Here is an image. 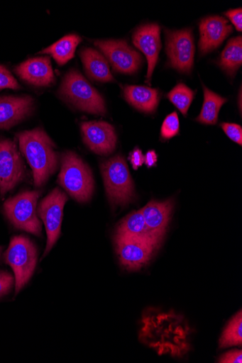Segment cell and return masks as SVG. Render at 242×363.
<instances>
[{"label":"cell","instance_id":"6da1fadb","mask_svg":"<svg viewBox=\"0 0 242 363\" xmlns=\"http://www.w3.org/2000/svg\"><path fill=\"white\" fill-rule=\"evenodd\" d=\"M17 137L20 150L32 169L34 185L43 186L59 167L55 145L41 128L22 131Z\"/></svg>","mask_w":242,"mask_h":363},{"label":"cell","instance_id":"7a4b0ae2","mask_svg":"<svg viewBox=\"0 0 242 363\" xmlns=\"http://www.w3.org/2000/svg\"><path fill=\"white\" fill-rule=\"evenodd\" d=\"M58 183L79 203L91 200L94 191L92 172L83 160L73 152L63 154Z\"/></svg>","mask_w":242,"mask_h":363},{"label":"cell","instance_id":"3957f363","mask_svg":"<svg viewBox=\"0 0 242 363\" xmlns=\"http://www.w3.org/2000/svg\"><path fill=\"white\" fill-rule=\"evenodd\" d=\"M59 94L78 109L94 115L106 114L105 101L100 94L77 70L63 78Z\"/></svg>","mask_w":242,"mask_h":363},{"label":"cell","instance_id":"277c9868","mask_svg":"<svg viewBox=\"0 0 242 363\" xmlns=\"http://www.w3.org/2000/svg\"><path fill=\"white\" fill-rule=\"evenodd\" d=\"M101 172L111 204L124 206L134 196V186L123 157L116 155L101 164Z\"/></svg>","mask_w":242,"mask_h":363},{"label":"cell","instance_id":"5b68a950","mask_svg":"<svg viewBox=\"0 0 242 363\" xmlns=\"http://www.w3.org/2000/svg\"><path fill=\"white\" fill-rule=\"evenodd\" d=\"M40 194L39 191H23L4 203L6 215L16 228L38 237L42 235V225L37 213Z\"/></svg>","mask_w":242,"mask_h":363},{"label":"cell","instance_id":"8992f818","mask_svg":"<svg viewBox=\"0 0 242 363\" xmlns=\"http://www.w3.org/2000/svg\"><path fill=\"white\" fill-rule=\"evenodd\" d=\"M6 261L13 269L16 280V292L28 283L37 265L38 250L27 238H13L5 255Z\"/></svg>","mask_w":242,"mask_h":363},{"label":"cell","instance_id":"52a82bcc","mask_svg":"<svg viewBox=\"0 0 242 363\" xmlns=\"http://www.w3.org/2000/svg\"><path fill=\"white\" fill-rule=\"evenodd\" d=\"M194 51L192 29L166 30V52L171 67L182 73H190L194 65Z\"/></svg>","mask_w":242,"mask_h":363},{"label":"cell","instance_id":"ba28073f","mask_svg":"<svg viewBox=\"0 0 242 363\" xmlns=\"http://www.w3.org/2000/svg\"><path fill=\"white\" fill-rule=\"evenodd\" d=\"M116 249L122 265L129 271L139 270L152 258L160 241L116 235Z\"/></svg>","mask_w":242,"mask_h":363},{"label":"cell","instance_id":"9c48e42d","mask_svg":"<svg viewBox=\"0 0 242 363\" xmlns=\"http://www.w3.org/2000/svg\"><path fill=\"white\" fill-rule=\"evenodd\" d=\"M25 167L14 141L0 139V193L4 196L25 178Z\"/></svg>","mask_w":242,"mask_h":363},{"label":"cell","instance_id":"30bf717a","mask_svg":"<svg viewBox=\"0 0 242 363\" xmlns=\"http://www.w3.org/2000/svg\"><path fill=\"white\" fill-rule=\"evenodd\" d=\"M67 201L66 194L56 188L44 198L39 206L38 214L45 225L48 235L43 257L50 252L60 238L63 208Z\"/></svg>","mask_w":242,"mask_h":363},{"label":"cell","instance_id":"8fae6325","mask_svg":"<svg viewBox=\"0 0 242 363\" xmlns=\"http://www.w3.org/2000/svg\"><path fill=\"white\" fill-rule=\"evenodd\" d=\"M94 45L105 55L116 72L131 74L141 67V55L125 40H97Z\"/></svg>","mask_w":242,"mask_h":363},{"label":"cell","instance_id":"7c38bea8","mask_svg":"<svg viewBox=\"0 0 242 363\" xmlns=\"http://www.w3.org/2000/svg\"><path fill=\"white\" fill-rule=\"evenodd\" d=\"M83 140L94 153L107 156L113 153L117 143L114 127L105 121H90L81 124Z\"/></svg>","mask_w":242,"mask_h":363},{"label":"cell","instance_id":"4fadbf2b","mask_svg":"<svg viewBox=\"0 0 242 363\" xmlns=\"http://www.w3.org/2000/svg\"><path fill=\"white\" fill-rule=\"evenodd\" d=\"M232 32V26L221 16H214L203 18L199 23L200 53L205 55L216 50Z\"/></svg>","mask_w":242,"mask_h":363},{"label":"cell","instance_id":"5bb4252c","mask_svg":"<svg viewBox=\"0 0 242 363\" xmlns=\"http://www.w3.org/2000/svg\"><path fill=\"white\" fill-rule=\"evenodd\" d=\"M133 43L146 55L148 62L147 79L150 82L161 49L159 25L151 23L138 28L133 35Z\"/></svg>","mask_w":242,"mask_h":363},{"label":"cell","instance_id":"9a60e30c","mask_svg":"<svg viewBox=\"0 0 242 363\" xmlns=\"http://www.w3.org/2000/svg\"><path fill=\"white\" fill-rule=\"evenodd\" d=\"M33 99L30 96H0V129H10L32 113Z\"/></svg>","mask_w":242,"mask_h":363},{"label":"cell","instance_id":"2e32d148","mask_svg":"<svg viewBox=\"0 0 242 363\" xmlns=\"http://www.w3.org/2000/svg\"><path fill=\"white\" fill-rule=\"evenodd\" d=\"M15 72L23 81L33 86H49L55 82L48 57L28 59L16 66Z\"/></svg>","mask_w":242,"mask_h":363},{"label":"cell","instance_id":"e0dca14e","mask_svg":"<svg viewBox=\"0 0 242 363\" xmlns=\"http://www.w3.org/2000/svg\"><path fill=\"white\" fill-rule=\"evenodd\" d=\"M172 208L174 201L170 199L164 202L152 201L141 210L152 234L163 238Z\"/></svg>","mask_w":242,"mask_h":363},{"label":"cell","instance_id":"ac0fdd59","mask_svg":"<svg viewBox=\"0 0 242 363\" xmlns=\"http://www.w3.org/2000/svg\"><path fill=\"white\" fill-rule=\"evenodd\" d=\"M79 54L86 73L91 79L99 82L114 81L107 60L97 50L85 48L80 51Z\"/></svg>","mask_w":242,"mask_h":363},{"label":"cell","instance_id":"d6986e66","mask_svg":"<svg viewBox=\"0 0 242 363\" xmlns=\"http://www.w3.org/2000/svg\"><path fill=\"white\" fill-rule=\"evenodd\" d=\"M123 91L126 100L135 108L145 113H153L157 109L159 103L157 89L127 85Z\"/></svg>","mask_w":242,"mask_h":363},{"label":"cell","instance_id":"ffe728a7","mask_svg":"<svg viewBox=\"0 0 242 363\" xmlns=\"http://www.w3.org/2000/svg\"><path fill=\"white\" fill-rule=\"evenodd\" d=\"M116 235L121 237L155 240L162 242L163 238L152 234L141 211L126 216L117 229Z\"/></svg>","mask_w":242,"mask_h":363},{"label":"cell","instance_id":"44dd1931","mask_svg":"<svg viewBox=\"0 0 242 363\" xmlns=\"http://www.w3.org/2000/svg\"><path fill=\"white\" fill-rule=\"evenodd\" d=\"M204 103L199 116L197 121L206 125H216L218 122L219 114L223 105L227 102V99L212 91L204 85Z\"/></svg>","mask_w":242,"mask_h":363},{"label":"cell","instance_id":"7402d4cb","mask_svg":"<svg viewBox=\"0 0 242 363\" xmlns=\"http://www.w3.org/2000/svg\"><path fill=\"white\" fill-rule=\"evenodd\" d=\"M77 35H69L45 49L42 54L50 55L60 65H63L75 57V51L82 42Z\"/></svg>","mask_w":242,"mask_h":363},{"label":"cell","instance_id":"603a6c76","mask_svg":"<svg viewBox=\"0 0 242 363\" xmlns=\"http://www.w3.org/2000/svg\"><path fill=\"white\" fill-rule=\"evenodd\" d=\"M242 63V38L231 39L222 52L219 64L228 74L233 77Z\"/></svg>","mask_w":242,"mask_h":363},{"label":"cell","instance_id":"cb8c5ba5","mask_svg":"<svg viewBox=\"0 0 242 363\" xmlns=\"http://www.w3.org/2000/svg\"><path fill=\"white\" fill-rule=\"evenodd\" d=\"M242 344V314L237 313L226 325L220 339L221 348L241 346Z\"/></svg>","mask_w":242,"mask_h":363},{"label":"cell","instance_id":"d4e9b609","mask_svg":"<svg viewBox=\"0 0 242 363\" xmlns=\"http://www.w3.org/2000/svg\"><path fill=\"white\" fill-rule=\"evenodd\" d=\"M169 101L186 116L193 101L194 91L183 83H180L167 95Z\"/></svg>","mask_w":242,"mask_h":363},{"label":"cell","instance_id":"484cf974","mask_svg":"<svg viewBox=\"0 0 242 363\" xmlns=\"http://www.w3.org/2000/svg\"><path fill=\"white\" fill-rule=\"evenodd\" d=\"M180 123L177 112H172L164 120L160 135L165 140H169L175 138L180 133Z\"/></svg>","mask_w":242,"mask_h":363},{"label":"cell","instance_id":"4316f807","mask_svg":"<svg viewBox=\"0 0 242 363\" xmlns=\"http://www.w3.org/2000/svg\"><path fill=\"white\" fill-rule=\"evenodd\" d=\"M21 86L5 66L0 65V90L11 89H19Z\"/></svg>","mask_w":242,"mask_h":363},{"label":"cell","instance_id":"83f0119b","mask_svg":"<svg viewBox=\"0 0 242 363\" xmlns=\"http://www.w3.org/2000/svg\"><path fill=\"white\" fill-rule=\"evenodd\" d=\"M221 127L225 134L234 143L242 145V128L236 123H223Z\"/></svg>","mask_w":242,"mask_h":363},{"label":"cell","instance_id":"f1b7e54d","mask_svg":"<svg viewBox=\"0 0 242 363\" xmlns=\"http://www.w3.org/2000/svg\"><path fill=\"white\" fill-rule=\"evenodd\" d=\"M14 281V278L11 274L0 271V298L9 293Z\"/></svg>","mask_w":242,"mask_h":363},{"label":"cell","instance_id":"f546056e","mask_svg":"<svg viewBox=\"0 0 242 363\" xmlns=\"http://www.w3.org/2000/svg\"><path fill=\"white\" fill-rule=\"evenodd\" d=\"M225 15L231 20L238 31L242 30V10L241 8L230 10Z\"/></svg>","mask_w":242,"mask_h":363},{"label":"cell","instance_id":"4dcf8cb0","mask_svg":"<svg viewBox=\"0 0 242 363\" xmlns=\"http://www.w3.org/2000/svg\"><path fill=\"white\" fill-rule=\"evenodd\" d=\"M221 363H241V350H233L224 354L219 361Z\"/></svg>","mask_w":242,"mask_h":363},{"label":"cell","instance_id":"1f68e13d","mask_svg":"<svg viewBox=\"0 0 242 363\" xmlns=\"http://www.w3.org/2000/svg\"><path fill=\"white\" fill-rule=\"evenodd\" d=\"M130 161L134 170H137L145 162V156L140 149H135L130 155Z\"/></svg>","mask_w":242,"mask_h":363},{"label":"cell","instance_id":"d6a6232c","mask_svg":"<svg viewBox=\"0 0 242 363\" xmlns=\"http://www.w3.org/2000/svg\"><path fill=\"white\" fill-rule=\"evenodd\" d=\"M158 162V155L153 150L148 152L145 156V162L148 168H151L155 166Z\"/></svg>","mask_w":242,"mask_h":363},{"label":"cell","instance_id":"836d02e7","mask_svg":"<svg viewBox=\"0 0 242 363\" xmlns=\"http://www.w3.org/2000/svg\"><path fill=\"white\" fill-rule=\"evenodd\" d=\"M2 250H3V247H0V255H1Z\"/></svg>","mask_w":242,"mask_h":363}]
</instances>
